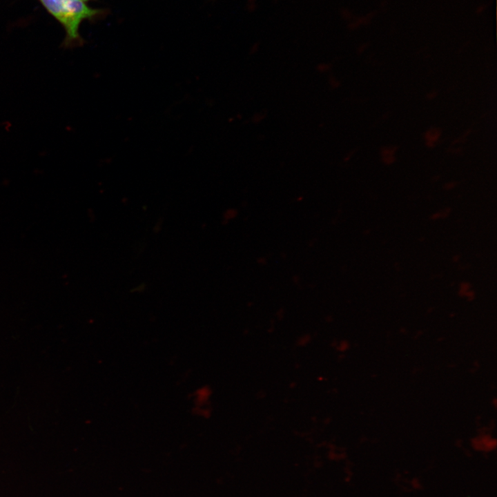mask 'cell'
Instances as JSON below:
<instances>
[{
    "instance_id": "6da1fadb",
    "label": "cell",
    "mask_w": 497,
    "mask_h": 497,
    "mask_svg": "<svg viewBox=\"0 0 497 497\" xmlns=\"http://www.w3.org/2000/svg\"><path fill=\"white\" fill-rule=\"evenodd\" d=\"M47 11L64 28L66 33L63 42L65 48L80 46L83 40L79 33L81 21L100 12L80 0H39Z\"/></svg>"
},
{
    "instance_id": "7a4b0ae2",
    "label": "cell",
    "mask_w": 497,
    "mask_h": 497,
    "mask_svg": "<svg viewBox=\"0 0 497 497\" xmlns=\"http://www.w3.org/2000/svg\"><path fill=\"white\" fill-rule=\"evenodd\" d=\"M80 1H89V0H80Z\"/></svg>"
}]
</instances>
